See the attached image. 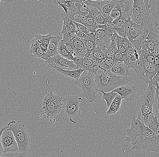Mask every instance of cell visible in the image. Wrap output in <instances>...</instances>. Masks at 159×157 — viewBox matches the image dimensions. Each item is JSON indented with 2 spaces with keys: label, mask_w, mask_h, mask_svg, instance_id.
Returning a JSON list of instances; mask_svg holds the SVG:
<instances>
[{
  "label": "cell",
  "mask_w": 159,
  "mask_h": 157,
  "mask_svg": "<svg viewBox=\"0 0 159 157\" xmlns=\"http://www.w3.org/2000/svg\"><path fill=\"white\" fill-rule=\"evenodd\" d=\"M62 39V37L59 36H56V37L54 36L51 39L48 45L47 52L44 54L43 60L46 61L47 59L51 57L54 56L58 54L57 52L58 45H59L60 42Z\"/></svg>",
  "instance_id": "e0dca14e"
},
{
  "label": "cell",
  "mask_w": 159,
  "mask_h": 157,
  "mask_svg": "<svg viewBox=\"0 0 159 157\" xmlns=\"http://www.w3.org/2000/svg\"><path fill=\"white\" fill-rule=\"evenodd\" d=\"M100 92L103 94V96L101 99L106 101L107 108L108 109L113 101H114V99L118 95V93L114 91L108 92H105L102 91Z\"/></svg>",
  "instance_id": "836d02e7"
},
{
  "label": "cell",
  "mask_w": 159,
  "mask_h": 157,
  "mask_svg": "<svg viewBox=\"0 0 159 157\" xmlns=\"http://www.w3.org/2000/svg\"><path fill=\"white\" fill-rule=\"evenodd\" d=\"M134 23L131 17L129 18L121 27L114 29V31L120 37L128 38L130 30Z\"/></svg>",
  "instance_id": "cb8c5ba5"
},
{
  "label": "cell",
  "mask_w": 159,
  "mask_h": 157,
  "mask_svg": "<svg viewBox=\"0 0 159 157\" xmlns=\"http://www.w3.org/2000/svg\"><path fill=\"white\" fill-rule=\"evenodd\" d=\"M153 113L154 115L157 117L159 122V86L158 83L156 84V93H155L153 106Z\"/></svg>",
  "instance_id": "1f68e13d"
},
{
  "label": "cell",
  "mask_w": 159,
  "mask_h": 157,
  "mask_svg": "<svg viewBox=\"0 0 159 157\" xmlns=\"http://www.w3.org/2000/svg\"><path fill=\"white\" fill-rule=\"evenodd\" d=\"M137 76V77L145 83H148L156 74L155 66L153 64L147 61L141 54L140 59L132 67Z\"/></svg>",
  "instance_id": "ba28073f"
},
{
  "label": "cell",
  "mask_w": 159,
  "mask_h": 157,
  "mask_svg": "<svg viewBox=\"0 0 159 157\" xmlns=\"http://www.w3.org/2000/svg\"><path fill=\"white\" fill-rule=\"evenodd\" d=\"M155 133L138 118L133 117L131 120V126L126 130L125 140L131 143L133 145L137 141L139 137L153 135Z\"/></svg>",
  "instance_id": "52a82bcc"
},
{
  "label": "cell",
  "mask_w": 159,
  "mask_h": 157,
  "mask_svg": "<svg viewBox=\"0 0 159 157\" xmlns=\"http://www.w3.org/2000/svg\"><path fill=\"white\" fill-rule=\"evenodd\" d=\"M117 2L111 1H100V6L102 15L106 22H113L114 20L110 17V13L116 4Z\"/></svg>",
  "instance_id": "ac0fdd59"
},
{
  "label": "cell",
  "mask_w": 159,
  "mask_h": 157,
  "mask_svg": "<svg viewBox=\"0 0 159 157\" xmlns=\"http://www.w3.org/2000/svg\"><path fill=\"white\" fill-rule=\"evenodd\" d=\"M148 127L159 137V122L157 116H154L152 120L148 125Z\"/></svg>",
  "instance_id": "74e56055"
},
{
  "label": "cell",
  "mask_w": 159,
  "mask_h": 157,
  "mask_svg": "<svg viewBox=\"0 0 159 157\" xmlns=\"http://www.w3.org/2000/svg\"><path fill=\"white\" fill-rule=\"evenodd\" d=\"M81 40L84 42L86 51H87L85 56L89 57L92 52L96 48V38L94 39H81Z\"/></svg>",
  "instance_id": "f1b7e54d"
},
{
  "label": "cell",
  "mask_w": 159,
  "mask_h": 157,
  "mask_svg": "<svg viewBox=\"0 0 159 157\" xmlns=\"http://www.w3.org/2000/svg\"><path fill=\"white\" fill-rule=\"evenodd\" d=\"M75 24L76 25V30L84 33L85 34H88L89 33L91 32L89 29L87 28L84 25L75 22Z\"/></svg>",
  "instance_id": "f6af8a7d"
},
{
  "label": "cell",
  "mask_w": 159,
  "mask_h": 157,
  "mask_svg": "<svg viewBox=\"0 0 159 157\" xmlns=\"http://www.w3.org/2000/svg\"><path fill=\"white\" fill-rule=\"evenodd\" d=\"M62 19L63 21V26L61 30V33L63 35L62 39L70 37L72 36V34L69 27L70 20L66 18H62Z\"/></svg>",
  "instance_id": "d590c367"
},
{
  "label": "cell",
  "mask_w": 159,
  "mask_h": 157,
  "mask_svg": "<svg viewBox=\"0 0 159 157\" xmlns=\"http://www.w3.org/2000/svg\"><path fill=\"white\" fill-rule=\"evenodd\" d=\"M75 34L80 39H85L86 37H87V34H85L84 33L80 32V31H78L77 30H76V32H75Z\"/></svg>",
  "instance_id": "11a10c76"
},
{
  "label": "cell",
  "mask_w": 159,
  "mask_h": 157,
  "mask_svg": "<svg viewBox=\"0 0 159 157\" xmlns=\"http://www.w3.org/2000/svg\"><path fill=\"white\" fill-rule=\"evenodd\" d=\"M58 4H63L72 7L75 6V0H57Z\"/></svg>",
  "instance_id": "7dc6e473"
},
{
  "label": "cell",
  "mask_w": 159,
  "mask_h": 157,
  "mask_svg": "<svg viewBox=\"0 0 159 157\" xmlns=\"http://www.w3.org/2000/svg\"><path fill=\"white\" fill-rule=\"evenodd\" d=\"M75 6L80 14H89L88 8L84 2L82 3H75Z\"/></svg>",
  "instance_id": "60d3db41"
},
{
  "label": "cell",
  "mask_w": 159,
  "mask_h": 157,
  "mask_svg": "<svg viewBox=\"0 0 159 157\" xmlns=\"http://www.w3.org/2000/svg\"><path fill=\"white\" fill-rule=\"evenodd\" d=\"M57 52L58 54L65 58L68 59L70 61H73L74 56L66 49L65 45L62 39L60 42L58 49H57Z\"/></svg>",
  "instance_id": "f546056e"
},
{
  "label": "cell",
  "mask_w": 159,
  "mask_h": 157,
  "mask_svg": "<svg viewBox=\"0 0 159 157\" xmlns=\"http://www.w3.org/2000/svg\"><path fill=\"white\" fill-rule=\"evenodd\" d=\"M70 42L73 48V56L76 57H84L86 53V48L84 42L78 37L76 34L72 35L70 39Z\"/></svg>",
  "instance_id": "2e32d148"
},
{
  "label": "cell",
  "mask_w": 159,
  "mask_h": 157,
  "mask_svg": "<svg viewBox=\"0 0 159 157\" xmlns=\"http://www.w3.org/2000/svg\"><path fill=\"white\" fill-rule=\"evenodd\" d=\"M141 52L145 60L155 65V57L152 53L147 49L143 45L141 46Z\"/></svg>",
  "instance_id": "e575fe53"
},
{
  "label": "cell",
  "mask_w": 159,
  "mask_h": 157,
  "mask_svg": "<svg viewBox=\"0 0 159 157\" xmlns=\"http://www.w3.org/2000/svg\"><path fill=\"white\" fill-rule=\"evenodd\" d=\"M121 96V97L127 101L131 102L137 96L138 91L135 86L131 84H127L121 86L114 90Z\"/></svg>",
  "instance_id": "9a60e30c"
},
{
  "label": "cell",
  "mask_w": 159,
  "mask_h": 157,
  "mask_svg": "<svg viewBox=\"0 0 159 157\" xmlns=\"http://www.w3.org/2000/svg\"><path fill=\"white\" fill-rule=\"evenodd\" d=\"M115 63L113 58L106 57L100 64L99 67L104 71H109Z\"/></svg>",
  "instance_id": "8d00e7d4"
},
{
  "label": "cell",
  "mask_w": 159,
  "mask_h": 157,
  "mask_svg": "<svg viewBox=\"0 0 159 157\" xmlns=\"http://www.w3.org/2000/svg\"><path fill=\"white\" fill-rule=\"evenodd\" d=\"M69 27L71 31L72 35L75 34V32L76 31V25L75 24V22L72 20H70L69 22Z\"/></svg>",
  "instance_id": "681fc988"
},
{
  "label": "cell",
  "mask_w": 159,
  "mask_h": 157,
  "mask_svg": "<svg viewBox=\"0 0 159 157\" xmlns=\"http://www.w3.org/2000/svg\"><path fill=\"white\" fill-rule=\"evenodd\" d=\"M53 37L54 36L52 33L46 35H36L33 38L32 41L37 43L46 53L47 52L50 42Z\"/></svg>",
  "instance_id": "44dd1931"
},
{
  "label": "cell",
  "mask_w": 159,
  "mask_h": 157,
  "mask_svg": "<svg viewBox=\"0 0 159 157\" xmlns=\"http://www.w3.org/2000/svg\"><path fill=\"white\" fill-rule=\"evenodd\" d=\"M74 84L81 89L82 96L89 102L92 103L97 98L96 95L98 91L94 74L85 70Z\"/></svg>",
  "instance_id": "277c9868"
},
{
  "label": "cell",
  "mask_w": 159,
  "mask_h": 157,
  "mask_svg": "<svg viewBox=\"0 0 159 157\" xmlns=\"http://www.w3.org/2000/svg\"><path fill=\"white\" fill-rule=\"evenodd\" d=\"M86 1H88V0H86Z\"/></svg>",
  "instance_id": "be15d7a7"
},
{
  "label": "cell",
  "mask_w": 159,
  "mask_h": 157,
  "mask_svg": "<svg viewBox=\"0 0 159 157\" xmlns=\"http://www.w3.org/2000/svg\"><path fill=\"white\" fill-rule=\"evenodd\" d=\"M88 14H81L80 17H79L77 23L84 25L85 26L86 24V20H87V15Z\"/></svg>",
  "instance_id": "f907efd6"
},
{
  "label": "cell",
  "mask_w": 159,
  "mask_h": 157,
  "mask_svg": "<svg viewBox=\"0 0 159 157\" xmlns=\"http://www.w3.org/2000/svg\"><path fill=\"white\" fill-rule=\"evenodd\" d=\"M116 36H117V33L115 32L112 36L111 44L109 45L107 52L105 53L106 57L113 58L115 52L118 50L117 44H116Z\"/></svg>",
  "instance_id": "4dcf8cb0"
},
{
  "label": "cell",
  "mask_w": 159,
  "mask_h": 157,
  "mask_svg": "<svg viewBox=\"0 0 159 157\" xmlns=\"http://www.w3.org/2000/svg\"><path fill=\"white\" fill-rule=\"evenodd\" d=\"M95 19L96 23L98 25H104L106 23V21L102 14L95 17Z\"/></svg>",
  "instance_id": "bcb514c9"
},
{
  "label": "cell",
  "mask_w": 159,
  "mask_h": 157,
  "mask_svg": "<svg viewBox=\"0 0 159 157\" xmlns=\"http://www.w3.org/2000/svg\"><path fill=\"white\" fill-rule=\"evenodd\" d=\"M158 85H159V82H158Z\"/></svg>",
  "instance_id": "6125c7cd"
},
{
  "label": "cell",
  "mask_w": 159,
  "mask_h": 157,
  "mask_svg": "<svg viewBox=\"0 0 159 157\" xmlns=\"http://www.w3.org/2000/svg\"><path fill=\"white\" fill-rule=\"evenodd\" d=\"M158 26V23L152 17L147 22L141 23L140 24L134 23L132 26L128 38L134 45V47L140 50L141 46L147 38L149 33L154 32Z\"/></svg>",
  "instance_id": "3957f363"
},
{
  "label": "cell",
  "mask_w": 159,
  "mask_h": 157,
  "mask_svg": "<svg viewBox=\"0 0 159 157\" xmlns=\"http://www.w3.org/2000/svg\"><path fill=\"white\" fill-rule=\"evenodd\" d=\"M30 50L31 53L32 54L34 57L38 58L40 59H43L44 54L45 53L37 43L34 41H32Z\"/></svg>",
  "instance_id": "484cf974"
},
{
  "label": "cell",
  "mask_w": 159,
  "mask_h": 157,
  "mask_svg": "<svg viewBox=\"0 0 159 157\" xmlns=\"http://www.w3.org/2000/svg\"><path fill=\"white\" fill-rule=\"evenodd\" d=\"M1 2H3L7 7H10L13 4V0H0Z\"/></svg>",
  "instance_id": "9f6ffc18"
},
{
  "label": "cell",
  "mask_w": 159,
  "mask_h": 157,
  "mask_svg": "<svg viewBox=\"0 0 159 157\" xmlns=\"http://www.w3.org/2000/svg\"><path fill=\"white\" fill-rule=\"evenodd\" d=\"M8 126L12 131L19 148V152L28 154L31 146L30 138L27 129L20 122L11 120L8 124Z\"/></svg>",
  "instance_id": "5b68a950"
},
{
  "label": "cell",
  "mask_w": 159,
  "mask_h": 157,
  "mask_svg": "<svg viewBox=\"0 0 159 157\" xmlns=\"http://www.w3.org/2000/svg\"><path fill=\"white\" fill-rule=\"evenodd\" d=\"M110 15V17L114 20L119 18L122 16V11L118 2H117L116 5L111 11Z\"/></svg>",
  "instance_id": "f35d334b"
},
{
  "label": "cell",
  "mask_w": 159,
  "mask_h": 157,
  "mask_svg": "<svg viewBox=\"0 0 159 157\" xmlns=\"http://www.w3.org/2000/svg\"><path fill=\"white\" fill-rule=\"evenodd\" d=\"M75 3H82L86 1V0H75Z\"/></svg>",
  "instance_id": "91938a15"
},
{
  "label": "cell",
  "mask_w": 159,
  "mask_h": 157,
  "mask_svg": "<svg viewBox=\"0 0 159 157\" xmlns=\"http://www.w3.org/2000/svg\"><path fill=\"white\" fill-rule=\"evenodd\" d=\"M120 40L123 47L125 48L127 52L129 51V50L135 48L134 45L131 42L128 38L120 37Z\"/></svg>",
  "instance_id": "ab89813d"
},
{
  "label": "cell",
  "mask_w": 159,
  "mask_h": 157,
  "mask_svg": "<svg viewBox=\"0 0 159 157\" xmlns=\"http://www.w3.org/2000/svg\"><path fill=\"white\" fill-rule=\"evenodd\" d=\"M127 20L126 18L122 17V16L117 19L114 20L112 22V23L114 26V29L115 28H117L121 27L124 24V23L127 21Z\"/></svg>",
  "instance_id": "b9f144b4"
},
{
  "label": "cell",
  "mask_w": 159,
  "mask_h": 157,
  "mask_svg": "<svg viewBox=\"0 0 159 157\" xmlns=\"http://www.w3.org/2000/svg\"><path fill=\"white\" fill-rule=\"evenodd\" d=\"M129 68L124 62H117L109 70L114 75L119 76H129Z\"/></svg>",
  "instance_id": "ffe728a7"
},
{
  "label": "cell",
  "mask_w": 159,
  "mask_h": 157,
  "mask_svg": "<svg viewBox=\"0 0 159 157\" xmlns=\"http://www.w3.org/2000/svg\"><path fill=\"white\" fill-rule=\"evenodd\" d=\"M89 57L92 59L94 63L98 64L99 66L100 64L106 58V56L105 53H104L102 51L96 48L92 52Z\"/></svg>",
  "instance_id": "83f0119b"
},
{
  "label": "cell",
  "mask_w": 159,
  "mask_h": 157,
  "mask_svg": "<svg viewBox=\"0 0 159 157\" xmlns=\"http://www.w3.org/2000/svg\"><path fill=\"white\" fill-rule=\"evenodd\" d=\"M73 61L76 65L75 70L82 69L88 71L93 66L94 63L92 59L86 56L74 57Z\"/></svg>",
  "instance_id": "d6986e66"
},
{
  "label": "cell",
  "mask_w": 159,
  "mask_h": 157,
  "mask_svg": "<svg viewBox=\"0 0 159 157\" xmlns=\"http://www.w3.org/2000/svg\"><path fill=\"white\" fill-rule=\"evenodd\" d=\"M17 153L12 152H7L4 153L0 157H16Z\"/></svg>",
  "instance_id": "db71d44e"
},
{
  "label": "cell",
  "mask_w": 159,
  "mask_h": 157,
  "mask_svg": "<svg viewBox=\"0 0 159 157\" xmlns=\"http://www.w3.org/2000/svg\"><path fill=\"white\" fill-rule=\"evenodd\" d=\"M1 141L4 149V152H19L17 143L13 133L9 128L4 130L1 136Z\"/></svg>",
  "instance_id": "5bb4252c"
},
{
  "label": "cell",
  "mask_w": 159,
  "mask_h": 157,
  "mask_svg": "<svg viewBox=\"0 0 159 157\" xmlns=\"http://www.w3.org/2000/svg\"><path fill=\"white\" fill-rule=\"evenodd\" d=\"M27 154L25 153L18 152L16 154V157H26Z\"/></svg>",
  "instance_id": "6f0895ef"
},
{
  "label": "cell",
  "mask_w": 159,
  "mask_h": 157,
  "mask_svg": "<svg viewBox=\"0 0 159 157\" xmlns=\"http://www.w3.org/2000/svg\"><path fill=\"white\" fill-rule=\"evenodd\" d=\"M84 2L87 6L89 15L95 17L99 15L102 14L100 6V2L88 0Z\"/></svg>",
  "instance_id": "603a6c76"
},
{
  "label": "cell",
  "mask_w": 159,
  "mask_h": 157,
  "mask_svg": "<svg viewBox=\"0 0 159 157\" xmlns=\"http://www.w3.org/2000/svg\"><path fill=\"white\" fill-rule=\"evenodd\" d=\"M113 58L114 59L115 62H124V54L122 53L117 50L113 56Z\"/></svg>",
  "instance_id": "7bdbcfd3"
},
{
  "label": "cell",
  "mask_w": 159,
  "mask_h": 157,
  "mask_svg": "<svg viewBox=\"0 0 159 157\" xmlns=\"http://www.w3.org/2000/svg\"><path fill=\"white\" fill-rule=\"evenodd\" d=\"M132 150L159 153V137L155 134L148 136L139 137Z\"/></svg>",
  "instance_id": "30bf717a"
},
{
  "label": "cell",
  "mask_w": 159,
  "mask_h": 157,
  "mask_svg": "<svg viewBox=\"0 0 159 157\" xmlns=\"http://www.w3.org/2000/svg\"><path fill=\"white\" fill-rule=\"evenodd\" d=\"M62 98L59 96L50 91L44 98L42 102V109L47 118L53 117L61 111L62 106Z\"/></svg>",
  "instance_id": "9c48e42d"
},
{
  "label": "cell",
  "mask_w": 159,
  "mask_h": 157,
  "mask_svg": "<svg viewBox=\"0 0 159 157\" xmlns=\"http://www.w3.org/2000/svg\"><path fill=\"white\" fill-rule=\"evenodd\" d=\"M133 5L131 19L137 24L147 22L152 17L150 10L146 6L144 0H131Z\"/></svg>",
  "instance_id": "8fae6325"
},
{
  "label": "cell",
  "mask_w": 159,
  "mask_h": 157,
  "mask_svg": "<svg viewBox=\"0 0 159 157\" xmlns=\"http://www.w3.org/2000/svg\"><path fill=\"white\" fill-rule=\"evenodd\" d=\"M91 1H97V0H91Z\"/></svg>",
  "instance_id": "94428289"
},
{
  "label": "cell",
  "mask_w": 159,
  "mask_h": 157,
  "mask_svg": "<svg viewBox=\"0 0 159 157\" xmlns=\"http://www.w3.org/2000/svg\"><path fill=\"white\" fill-rule=\"evenodd\" d=\"M45 63L49 67H57L65 70H75L76 65L73 61H70L57 54L54 56L47 59Z\"/></svg>",
  "instance_id": "4fadbf2b"
},
{
  "label": "cell",
  "mask_w": 159,
  "mask_h": 157,
  "mask_svg": "<svg viewBox=\"0 0 159 157\" xmlns=\"http://www.w3.org/2000/svg\"><path fill=\"white\" fill-rule=\"evenodd\" d=\"M115 32L113 29H98L94 33L96 38V48L106 53L108 47L111 44L112 36Z\"/></svg>",
  "instance_id": "7c38bea8"
},
{
  "label": "cell",
  "mask_w": 159,
  "mask_h": 157,
  "mask_svg": "<svg viewBox=\"0 0 159 157\" xmlns=\"http://www.w3.org/2000/svg\"><path fill=\"white\" fill-rule=\"evenodd\" d=\"M39 2H42L47 4L58 5L59 6L57 0H38Z\"/></svg>",
  "instance_id": "816d5d0a"
},
{
  "label": "cell",
  "mask_w": 159,
  "mask_h": 157,
  "mask_svg": "<svg viewBox=\"0 0 159 157\" xmlns=\"http://www.w3.org/2000/svg\"><path fill=\"white\" fill-rule=\"evenodd\" d=\"M8 128V126L7 125H6L3 127L2 129H0V157L4 153V149L2 144V141H1V136H2V134L4 130Z\"/></svg>",
  "instance_id": "c3c4849f"
},
{
  "label": "cell",
  "mask_w": 159,
  "mask_h": 157,
  "mask_svg": "<svg viewBox=\"0 0 159 157\" xmlns=\"http://www.w3.org/2000/svg\"><path fill=\"white\" fill-rule=\"evenodd\" d=\"M153 54L155 57L159 56V40L157 42L155 45Z\"/></svg>",
  "instance_id": "f5cc1de1"
},
{
  "label": "cell",
  "mask_w": 159,
  "mask_h": 157,
  "mask_svg": "<svg viewBox=\"0 0 159 157\" xmlns=\"http://www.w3.org/2000/svg\"><path fill=\"white\" fill-rule=\"evenodd\" d=\"M52 68L64 76L70 78L75 80H78L82 73L85 71L84 69H82L76 70H65L60 68L57 67H53Z\"/></svg>",
  "instance_id": "7402d4cb"
},
{
  "label": "cell",
  "mask_w": 159,
  "mask_h": 157,
  "mask_svg": "<svg viewBox=\"0 0 159 157\" xmlns=\"http://www.w3.org/2000/svg\"><path fill=\"white\" fill-rule=\"evenodd\" d=\"M116 44H117V49L119 52L123 54H125L127 52L125 48L123 47L122 43L120 40V36L117 34L116 36Z\"/></svg>",
  "instance_id": "ee69618b"
},
{
  "label": "cell",
  "mask_w": 159,
  "mask_h": 157,
  "mask_svg": "<svg viewBox=\"0 0 159 157\" xmlns=\"http://www.w3.org/2000/svg\"><path fill=\"white\" fill-rule=\"evenodd\" d=\"M157 83V82L153 77L149 82L148 87L138 101V118L147 127L155 116L153 113V106Z\"/></svg>",
  "instance_id": "7a4b0ae2"
},
{
  "label": "cell",
  "mask_w": 159,
  "mask_h": 157,
  "mask_svg": "<svg viewBox=\"0 0 159 157\" xmlns=\"http://www.w3.org/2000/svg\"><path fill=\"white\" fill-rule=\"evenodd\" d=\"M98 93L111 91L122 86L131 84L137 80L135 76L122 77L116 76L110 71L99 68L95 75Z\"/></svg>",
  "instance_id": "6da1fadb"
},
{
  "label": "cell",
  "mask_w": 159,
  "mask_h": 157,
  "mask_svg": "<svg viewBox=\"0 0 159 157\" xmlns=\"http://www.w3.org/2000/svg\"><path fill=\"white\" fill-rule=\"evenodd\" d=\"M123 100L121 96L118 94L112 102L109 107L108 108L106 112V114L109 115H114L118 112L120 110Z\"/></svg>",
  "instance_id": "d4e9b609"
},
{
  "label": "cell",
  "mask_w": 159,
  "mask_h": 157,
  "mask_svg": "<svg viewBox=\"0 0 159 157\" xmlns=\"http://www.w3.org/2000/svg\"><path fill=\"white\" fill-rule=\"evenodd\" d=\"M148 7L151 14L159 21V0H150Z\"/></svg>",
  "instance_id": "4316f807"
},
{
  "label": "cell",
  "mask_w": 159,
  "mask_h": 157,
  "mask_svg": "<svg viewBox=\"0 0 159 157\" xmlns=\"http://www.w3.org/2000/svg\"><path fill=\"white\" fill-rule=\"evenodd\" d=\"M81 97L76 95L66 96L62 101L61 110L66 117H69L70 121L73 124H76L81 115L80 109Z\"/></svg>",
  "instance_id": "8992f818"
},
{
  "label": "cell",
  "mask_w": 159,
  "mask_h": 157,
  "mask_svg": "<svg viewBox=\"0 0 159 157\" xmlns=\"http://www.w3.org/2000/svg\"><path fill=\"white\" fill-rule=\"evenodd\" d=\"M85 26L89 29L91 32L95 33L96 30L98 29V25L96 23L95 17L89 14L87 15V20Z\"/></svg>",
  "instance_id": "d6a6232c"
},
{
  "label": "cell",
  "mask_w": 159,
  "mask_h": 157,
  "mask_svg": "<svg viewBox=\"0 0 159 157\" xmlns=\"http://www.w3.org/2000/svg\"><path fill=\"white\" fill-rule=\"evenodd\" d=\"M149 1H150V0H144V2H145V4H146V6H147V7H148V8Z\"/></svg>",
  "instance_id": "680465c9"
}]
</instances>
